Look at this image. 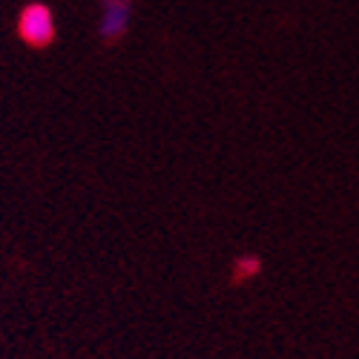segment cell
Here are the masks:
<instances>
[{
  "instance_id": "6da1fadb",
  "label": "cell",
  "mask_w": 359,
  "mask_h": 359,
  "mask_svg": "<svg viewBox=\"0 0 359 359\" xmlns=\"http://www.w3.org/2000/svg\"><path fill=\"white\" fill-rule=\"evenodd\" d=\"M18 38L32 46V49H46L55 43V35H57V23H55V15L46 4H26L20 12H18Z\"/></svg>"
},
{
  "instance_id": "277c9868",
  "label": "cell",
  "mask_w": 359,
  "mask_h": 359,
  "mask_svg": "<svg viewBox=\"0 0 359 359\" xmlns=\"http://www.w3.org/2000/svg\"><path fill=\"white\" fill-rule=\"evenodd\" d=\"M101 4H104V0H101Z\"/></svg>"
},
{
  "instance_id": "3957f363",
  "label": "cell",
  "mask_w": 359,
  "mask_h": 359,
  "mask_svg": "<svg viewBox=\"0 0 359 359\" xmlns=\"http://www.w3.org/2000/svg\"><path fill=\"white\" fill-rule=\"evenodd\" d=\"M259 259L256 256H242L238 259V264H236V279H250L253 273H259Z\"/></svg>"
},
{
  "instance_id": "7a4b0ae2",
  "label": "cell",
  "mask_w": 359,
  "mask_h": 359,
  "mask_svg": "<svg viewBox=\"0 0 359 359\" xmlns=\"http://www.w3.org/2000/svg\"><path fill=\"white\" fill-rule=\"evenodd\" d=\"M130 23H133V0H104L98 32L107 43L121 41L130 32Z\"/></svg>"
}]
</instances>
